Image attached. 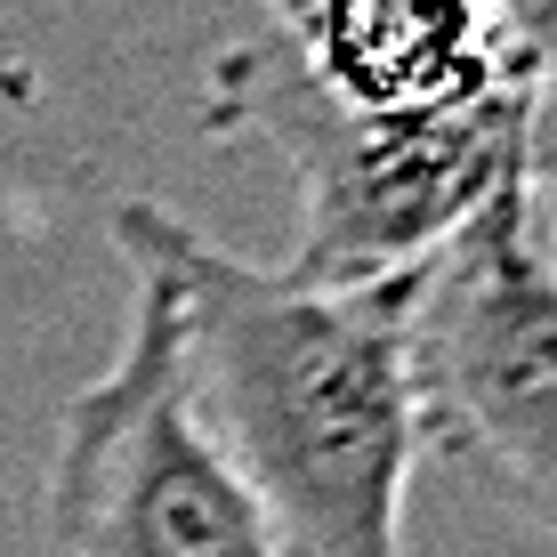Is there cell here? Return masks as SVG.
Here are the masks:
<instances>
[{"label":"cell","instance_id":"1","mask_svg":"<svg viewBox=\"0 0 557 557\" xmlns=\"http://www.w3.org/2000/svg\"><path fill=\"white\" fill-rule=\"evenodd\" d=\"M113 243L170 299L195 405L283 557H405V485L429 453L405 339L412 267L323 292L219 251L153 202L113 210Z\"/></svg>","mask_w":557,"mask_h":557},{"label":"cell","instance_id":"2","mask_svg":"<svg viewBox=\"0 0 557 557\" xmlns=\"http://www.w3.org/2000/svg\"><path fill=\"white\" fill-rule=\"evenodd\" d=\"M226 106L283 146L299 186L292 283H388L420 267L453 226H469L517 170H533V98L525 82L476 106L436 113H363L339 106L292 49L267 41L226 57Z\"/></svg>","mask_w":557,"mask_h":557},{"label":"cell","instance_id":"3","mask_svg":"<svg viewBox=\"0 0 557 557\" xmlns=\"http://www.w3.org/2000/svg\"><path fill=\"white\" fill-rule=\"evenodd\" d=\"M405 339L420 445L557 533V251L533 170L412 267Z\"/></svg>","mask_w":557,"mask_h":557},{"label":"cell","instance_id":"4","mask_svg":"<svg viewBox=\"0 0 557 557\" xmlns=\"http://www.w3.org/2000/svg\"><path fill=\"white\" fill-rule=\"evenodd\" d=\"M49 557H283L259 493L195 405L178 315L146 275L122 356L57 420Z\"/></svg>","mask_w":557,"mask_h":557},{"label":"cell","instance_id":"5","mask_svg":"<svg viewBox=\"0 0 557 557\" xmlns=\"http://www.w3.org/2000/svg\"><path fill=\"white\" fill-rule=\"evenodd\" d=\"M283 49L363 113H436L493 89H533L502 0H283Z\"/></svg>","mask_w":557,"mask_h":557},{"label":"cell","instance_id":"6","mask_svg":"<svg viewBox=\"0 0 557 557\" xmlns=\"http://www.w3.org/2000/svg\"><path fill=\"white\" fill-rule=\"evenodd\" d=\"M502 25H509L517 65L533 73V98H542L533 129L557 138V0H502Z\"/></svg>","mask_w":557,"mask_h":557}]
</instances>
